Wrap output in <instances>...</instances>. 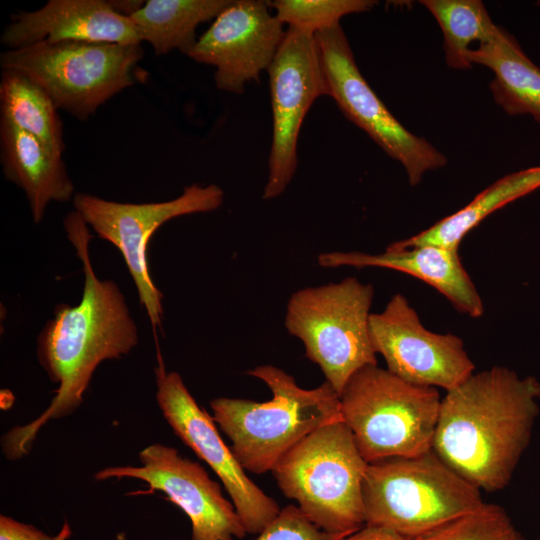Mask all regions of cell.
Instances as JSON below:
<instances>
[{"instance_id":"1","label":"cell","mask_w":540,"mask_h":540,"mask_svg":"<svg viewBox=\"0 0 540 540\" xmlns=\"http://www.w3.org/2000/svg\"><path fill=\"white\" fill-rule=\"evenodd\" d=\"M63 225L83 266V292L78 305H57L37 337L38 361L58 387L43 413L3 436L2 449L10 460L28 454L48 421L69 416L80 407L100 363L120 359L139 341L137 325L119 286L99 279L94 271L88 225L75 210L65 216Z\"/></svg>"},{"instance_id":"2","label":"cell","mask_w":540,"mask_h":540,"mask_svg":"<svg viewBox=\"0 0 540 540\" xmlns=\"http://www.w3.org/2000/svg\"><path fill=\"white\" fill-rule=\"evenodd\" d=\"M540 383L493 366L472 374L441 400L432 450L470 484L505 488L530 442Z\"/></svg>"},{"instance_id":"3","label":"cell","mask_w":540,"mask_h":540,"mask_svg":"<svg viewBox=\"0 0 540 540\" xmlns=\"http://www.w3.org/2000/svg\"><path fill=\"white\" fill-rule=\"evenodd\" d=\"M247 374L268 386L270 400L219 397L210 401L215 423L230 439L232 452L247 471H272L305 437L343 421L340 396L327 381L304 389L293 376L272 365L257 366Z\"/></svg>"},{"instance_id":"4","label":"cell","mask_w":540,"mask_h":540,"mask_svg":"<svg viewBox=\"0 0 540 540\" xmlns=\"http://www.w3.org/2000/svg\"><path fill=\"white\" fill-rule=\"evenodd\" d=\"M368 463L344 421L314 431L272 470L287 498L319 529L350 535L365 525L363 481Z\"/></svg>"},{"instance_id":"5","label":"cell","mask_w":540,"mask_h":540,"mask_svg":"<svg viewBox=\"0 0 540 540\" xmlns=\"http://www.w3.org/2000/svg\"><path fill=\"white\" fill-rule=\"evenodd\" d=\"M441 397L377 365L357 371L340 394L343 421L369 463L432 450Z\"/></svg>"},{"instance_id":"6","label":"cell","mask_w":540,"mask_h":540,"mask_svg":"<svg viewBox=\"0 0 540 540\" xmlns=\"http://www.w3.org/2000/svg\"><path fill=\"white\" fill-rule=\"evenodd\" d=\"M480 490L431 450L369 463L363 481L365 525L406 538L428 532L483 504Z\"/></svg>"},{"instance_id":"7","label":"cell","mask_w":540,"mask_h":540,"mask_svg":"<svg viewBox=\"0 0 540 540\" xmlns=\"http://www.w3.org/2000/svg\"><path fill=\"white\" fill-rule=\"evenodd\" d=\"M373 297L371 284L347 277L300 289L288 300L285 328L339 396L357 371L377 365L369 330Z\"/></svg>"},{"instance_id":"8","label":"cell","mask_w":540,"mask_h":540,"mask_svg":"<svg viewBox=\"0 0 540 540\" xmlns=\"http://www.w3.org/2000/svg\"><path fill=\"white\" fill-rule=\"evenodd\" d=\"M142 57L141 44L40 42L2 52L0 66L25 74L48 93L58 110L86 120L135 83Z\"/></svg>"},{"instance_id":"9","label":"cell","mask_w":540,"mask_h":540,"mask_svg":"<svg viewBox=\"0 0 540 540\" xmlns=\"http://www.w3.org/2000/svg\"><path fill=\"white\" fill-rule=\"evenodd\" d=\"M224 192L216 184L186 186L178 197L153 203H121L78 192L73 207L89 228L121 253L151 326H161L163 294L154 284L148 263L149 241L169 220L218 209Z\"/></svg>"},{"instance_id":"10","label":"cell","mask_w":540,"mask_h":540,"mask_svg":"<svg viewBox=\"0 0 540 540\" xmlns=\"http://www.w3.org/2000/svg\"><path fill=\"white\" fill-rule=\"evenodd\" d=\"M315 41L327 95L350 121L402 164L410 185H417L428 170L447 164L444 154L426 139L408 131L371 89L340 24L315 33Z\"/></svg>"},{"instance_id":"11","label":"cell","mask_w":540,"mask_h":540,"mask_svg":"<svg viewBox=\"0 0 540 540\" xmlns=\"http://www.w3.org/2000/svg\"><path fill=\"white\" fill-rule=\"evenodd\" d=\"M155 378L156 401L173 432L221 480L247 533H261L279 514L277 502L246 475L213 417L197 404L177 372L166 371L159 354Z\"/></svg>"},{"instance_id":"12","label":"cell","mask_w":540,"mask_h":540,"mask_svg":"<svg viewBox=\"0 0 540 540\" xmlns=\"http://www.w3.org/2000/svg\"><path fill=\"white\" fill-rule=\"evenodd\" d=\"M273 115L268 177L262 198L280 196L297 168V142L314 101L327 95L315 34L288 27L267 70Z\"/></svg>"},{"instance_id":"13","label":"cell","mask_w":540,"mask_h":540,"mask_svg":"<svg viewBox=\"0 0 540 540\" xmlns=\"http://www.w3.org/2000/svg\"><path fill=\"white\" fill-rule=\"evenodd\" d=\"M369 330L374 351L383 356L387 370L408 383L448 391L474 372L463 340L427 330L400 293L382 312L371 313Z\"/></svg>"},{"instance_id":"14","label":"cell","mask_w":540,"mask_h":540,"mask_svg":"<svg viewBox=\"0 0 540 540\" xmlns=\"http://www.w3.org/2000/svg\"><path fill=\"white\" fill-rule=\"evenodd\" d=\"M140 466H111L99 470L95 480L138 479L150 491L163 492L189 518L191 540L243 539L247 531L232 502L197 462L177 449L155 443L139 453Z\"/></svg>"},{"instance_id":"15","label":"cell","mask_w":540,"mask_h":540,"mask_svg":"<svg viewBox=\"0 0 540 540\" xmlns=\"http://www.w3.org/2000/svg\"><path fill=\"white\" fill-rule=\"evenodd\" d=\"M269 7L268 1L231 0L187 54L216 68L219 90L242 94L270 67L286 29Z\"/></svg>"},{"instance_id":"16","label":"cell","mask_w":540,"mask_h":540,"mask_svg":"<svg viewBox=\"0 0 540 540\" xmlns=\"http://www.w3.org/2000/svg\"><path fill=\"white\" fill-rule=\"evenodd\" d=\"M1 35L8 49L63 41L141 44L131 18L116 12L109 0H50L35 11L11 16Z\"/></svg>"},{"instance_id":"17","label":"cell","mask_w":540,"mask_h":540,"mask_svg":"<svg viewBox=\"0 0 540 540\" xmlns=\"http://www.w3.org/2000/svg\"><path fill=\"white\" fill-rule=\"evenodd\" d=\"M322 267H381L418 278L444 295L453 307L470 317H481L482 299L461 263L458 249L437 245H419L388 249L380 254L328 252L318 256Z\"/></svg>"},{"instance_id":"18","label":"cell","mask_w":540,"mask_h":540,"mask_svg":"<svg viewBox=\"0 0 540 540\" xmlns=\"http://www.w3.org/2000/svg\"><path fill=\"white\" fill-rule=\"evenodd\" d=\"M0 160L5 178L25 193L35 224L42 221L50 202H67L76 194L62 155L2 119Z\"/></svg>"},{"instance_id":"19","label":"cell","mask_w":540,"mask_h":540,"mask_svg":"<svg viewBox=\"0 0 540 540\" xmlns=\"http://www.w3.org/2000/svg\"><path fill=\"white\" fill-rule=\"evenodd\" d=\"M468 59L494 73L490 89L495 102L507 114H529L540 122V68L514 36L500 28L493 39L470 49Z\"/></svg>"},{"instance_id":"20","label":"cell","mask_w":540,"mask_h":540,"mask_svg":"<svg viewBox=\"0 0 540 540\" xmlns=\"http://www.w3.org/2000/svg\"><path fill=\"white\" fill-rule=\"evenodd\" d=\"M538 188L540 165L510 173L485 188L459 211L412 237L389 244L388 248L437 245L458 249L463 238L487 216Z\"/></svg>"},{"instance_id":"21","label":"cell","mask_w":540,"mask_h":540,"mask_svg":"<svg viewBox=\"0 0 540 540\" xmlns=\"http://www.w3.org/2000/svg\"><path fill=\"white\" fill-rule=\"evenodd\" d=\"M231 0H148L130 16L141 42L156 55L179 50L188 54L198 38L197 27L215 19Z\"/></svg>"},{"instance_id":"22","label":"cell","mask_w":540,"mask_h":540,"mask_svg":"<svg viewBox=\"0 0 540 540\" xmlns=\"http://www.w3.org/2000/svg\"><path fill=\"white\" fill-rule=\"evenodd\" d=\"M0 119L38 138L53 152L65 150L63 123L48 93L25 74L2 69Z\"/></svg>"},{"instance_id":"23","label":"cell","mask_w":540,"mask_h":540,"mask_svg":"<svg viewBox=\"0 0 540 540\" xmlns=\"http://www.w3.org/2000/svg\"><path fill=\"white\" fill-rule=\"evenodd\" d=\"M439 24L444 36L446 64L452 69L472 68L469 45L493 39L500 28L491 19L480 0H423Z\"/></svg>"},{"instance_id":"24","label":"cell","mask_w":540,"mask_h":540,"mask_svg":"<svg viewBox=\"0 0 540 540\" xmlns=\"http://www.w3.org/2000/svg\"><path fill=\"white\" fill-rule=\"evenodd\" d=\"M408 540H525L506 511L483 503L428 532Z\"/></svg>"},{"instance_id":"25","label":"cell","mask_w":540,"mask_h":540,"mask_svg":"<svg viewBox=\"0 0 540 540\" xmlns=\"http://www.w3.org/2000/svg\"><path fill=\"white\" fill-rule=\"evenodd\" d=\"M376 4L377 1L373 0H275L269 2V6L275 10V16L283 24H287V27L313 34L340 24V19L345 15L369 11Z\"/></svg>"},{"instance_id":"26","label":"cell","mask_w":540,"mask_h":540,"mask_svg":"<svg viewBox=\"0 0 540 540\" xmlns=\"http://www.w3.org/2000/svg\"><path fill=\"white\" fill-rule=\"evenodd\" d=\"M314 525L298 506L288 505L258 534L255 540H341Z\"/></svg>"},{"instance_id":"27","label":"cell","mask_w":540,"mask_h":540,"mask_svg":"<svg viewBox=\"0 0 540 540\" xmlns=\"http://www.w3.org/2000/svg\"><path fill=\"white\" fill-rule=\"evenodd\" d=\"M70 534L68 523L64 524L59 534L52 537L33 525L6 515L0 516V540H67Z\"/></svg>"},{"instance_id":"28","label":"cell","mask_w":540,"mask_h":540,"mask_svg":"<svg viewBox=\"0 0 540 540\" xmlns=\"http://www.w3.org/2000/svg\"><path fill=\"white\" fill-rule=\"evenodd\" d=\"M341 540H408V538L387 528L364 525Z\"/></svg>"},{"instance_id":"29","label":"cell","mask_w":540,"mask_h":540,"mask_svg":"<svg viewBox=\"0 0 540 540\" xmlns=\"http://www.w3.org/2000/svg\"><path fill=\"white\" fill-rule=\"evenodd\" d=\"M112 7L119 14L129 17L138 11L145 1L139 0H109Z\"/></svg>"},{"instance_id":"30","label":"cell","mask_w":540,"mask_h":540,"mask_svg":"<svg viewBox=\"0 0 540 540\" xmlns=\"http://www.w3.org/2000/svg\"><path fill=\"white\" fill-rule=\"evenodd\" d=\"M538 540H540V537L538 538Z\"/></svg>"}]
</instances>
